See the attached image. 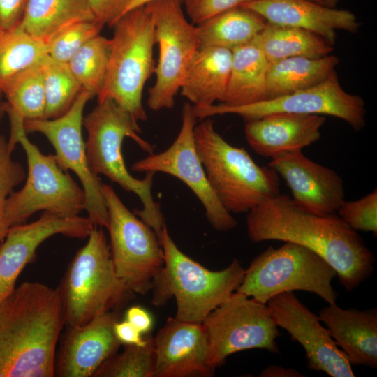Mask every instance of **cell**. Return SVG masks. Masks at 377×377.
Masks as SVG:
<instances>
[{
	"label": "cell",
	"mask_w": 377,
	"mask_h": 377,
	"mask_svg": "<svg viewBox=\"0 0 377 377\" xmlns=\"http://www.w3.org/2000/svg\"><path fill=\"white\" fill-rule=\"evenodd\" d=\"M246 228L253 242H290L316 252L335 269L346 291L374 271V256L357 231L334 213L310 212L286 194L266 199L247 212Z\"/></svg>",
	"instance_id": "1"
},
{
	"label": "cell",
	"mask_w": 377,
	"mask_h": 377,
	"mask_svg": "<svg viewBox=\"0 0 377 377\" xmlns=\"http://www.w3.org/2000/svg\"><path fill=\"white\" fill-rule=\"evenodd\" d=\"M65 325L57 288L25 281L0 303V377L54 376Z\"/></svg>",
	"instance_id": "2"
},
{
	"label": "cell",
	"mask_w": 377,
	"mask_h": 377,
	"mask_svg": "<svg viewBox=\"0 0 377 377\" xmlns=\"http://www.w3.org/2000/svg\"><path fill=\"white\" fill-rule=\"evenodd\" d=\"M88 138L86 152L90 169L103 175L123 189L134 193L142 204L134 214L149 226L158 238L165 226L160 205L152 195L154 172H146L144 179L133 177L126 169L121 152L125 138L133 140L143 150L151 154L154 147L140 136V128L131 114L112 99L98 102L83 118Z\"/></svg>",
	"instance_id": "3"
},
{
	"label": "cell",
	"mask_w": 377,
	"mask_h": 377,
	"mask_svg": "<svg viewBox=\"0 0 377 377\" xmlns=\"http://www.w3.org/2000/svg\"><path fill=\"white\" fill-rule=\"evenodd\" d=\"M196 149L214 194L230 213H247L280 193L279 176L256 164L242 147L226 142L209 117L193 131Z\"/></svg>",
	"instance_id": "4"
},
{
	"label": "cell",
	"mask_w": 377,
	"mask_h": 377,
	"mask_svg": "<svg viewBox=\"0 0 377 377\" xmlns=\"http://www.w3.org/2000/svg\"><path fill=\"white\" fill-rule=\"evenodd\" d=\"M65 325H82L119 310L135 293L118 277L102 228L94 226L87 244L69 263L59 286Z\"/></svg>",
	"instance_id": "5"
},
{
	"label": "cell",
	"mask_w": 377,
	"mask_h": 377,
	"mask_svg": "<svg viewBox=\"0 0 377 377\" xmlns=\"http://www.w3.org/2000/svg\"><path fill=\"white\" fill-rule=\"evenodd\" d=\"M159 240L164 266L152 289L153 304L163 306L174 297L176 318L202 323L211 311L236 291L242 282L245 269L237 258L222 270L207 269L178 248L166 227Z\"/></svg>",
	"instance_id": "6"
},
{
	"label": "cell",
	"mask_w": 377,
	"mask_h": 377,
	"mask_svg": "<svg viewBox=\"0 0 377 377\" xmlns=\"http://www.w3.org/2000/svg\"><path fill=\"white\" fill-rule=\"evenodd\" d=\"M10 121L8 140L12 151L20 143L27 158L28 175L24 186L12 192L5 205V219L9 227L25 223L35 212H49L62 216H78L84 210L82 188L60 168L54 155H45L27 136L24 119L6 104Z\"/></svg>",
	"instance_id": "7"
},
{
	"label": "cell",
	"mask_w": 377,
	"mask_h": 377,
	"mask_svg": "<svg viewBox=\"0 0 377 377\" xmlns=\"http://www.w3.org/2000/svg\"><path fill=\"white\" fill-rule=\"evenodd\" d=\"M114 34L108 71L98 102L112 99L138 121H146L142 92L154 72V25L146 5L121 15L112 25Z\"/></svg>",
	"instance_id": "8"
},
{
	"label": "cell",
	"mask_w": 377,
	"mask_h": 377,
	"mask_svg": "<svg viewBox=\"0 0 377 377\" xmlns=\"http://www.w3.org/2000/svg\"><path fill=\"white\" fill-rule=\"evenodd\" d=\"M335 269L320 256L300 244L285 242L268 247L245 269L236 291L263 304L284 292L303 290L335 304L338 294L332 285Z\"/></svg>",
	"instance_id": "9"
},
{
	"label": "cell",
	"mask_w": 377,
	"mask_h": 377,
	"mask_svg": "<svg viewBox=\"0 0 377 377\" xmlns=\"http://www.w3.org/2000/svg\"><path fill=\"white\" fill-rule=\"evenodd\" d=\"M108 214L110 250L118 277L135 294L152 290L164 266V253L154 230L136 217L112 186L102 184Z\"/></svg>",
	"instance_id": "10"
},
{
	"label": "cell",
	"mask_w": 377,
	"mask_h": 377,
	"mask_svg": "<svg viewBox=\"0 0 377 377\" xmlns=\"http://www.w3.org/2000/svg\"><path fill=\"white\" fill-rule=\"evenodd\" d=\"M146 6L152 15L155 43L158 46L154 72L156 81L148 90L147 104L154 111L170 109L200 49L197 28L187 20L182 0H157Z\"/></svg>",
	"instance_id": "11"
},
{
	"label": "cell",
	"mask_w": 377,
	"mask_h": 377,
	"mask_svg": "<svg viewBox=\"0 0 377 377\" xmlns=\"http://www.w3.org/2000/svg\"><path fill=\"white\" fill-rule=\"evenodd\" d=\"M202 323L208 337L209 363L214 369L229 355L242 350L259 348L279 353L276 339L280 332L267 304L237 291Z\"/></svg>",
	"instance_id": "12"
},
{
	"label": "cell",
	"mask_w": 377,
	"mask_h": 377,
	"mask_svg": "<svg viewBox=\"0 0 377 377\" xmlns=\"http://www.w3.org/2000/svg\"><path fill=\"white\" fill-rule=\"evenodd\" d=\"M193 110L200 120L229 114L238 115L245 121L273 113L328 115L344 121L356 131L364 127L367 114L364 99L345 91L337 73L313 87L255 103L240 106L193 105Z\"/></svg>",
	"instance_id": "13"
},
{
	"label": "cell",
	"mask_w": 377,
	"mask_h": 377,
	"mask_svg": "<svg viewBox=\"0 0 377 377\" xmlns=\"http://www.w3.org/2000/svg\"><path fill=\"white\" fill-rule=\"evenodd\" d=\"M94 95L82 89L68 110L54 119L24 120L26 132L43 134L55 149L57 164L64 171H73L79 178L85 195L84 210L95 226L108 224V214L99 177L89 168L86 143L82 137L83 112Z\"/></svg>",
	"instance_id": "14"
},
{
	"label": "cell",
	"mask_w": 377,
	"mask_h": 377,
	"mask_svg": "<svg viewBox=\"0 0 377 377\" xmlns=\"http://www.w3.org/2000/svg\"><path fill=\"white\" fill-rule=\"evenodd\" d=\"M197 119L193 105L185 103L181 128L172 144L161 153L149 154L135 162L131 169L138 172L165 173L180 179L200 201L212 227L227 232L234 229L237 221L223 206L208 182L195 143L193 131Z\"/></svg>",
	"instance_id": "15"
},
{
	"label": "cell",
	"mask_w": 377,
	"mask_h": 377,
	"mask_svg": "<svg viewBox=\"0 0 377 377\" xmlns=\"http://www.w3.org/2000/svg\"><path fill=\"white\" fill-rule=\"evenodd\" d=\"M267 305L276 325L286 330L304 348L310 369L332 377L355 376L346 354L321 325L319 317L293 292L278 294Z\"/></svg>",
	"instance_id": "16"
},
{
	"label": "cell",
	"mask_w": 377,
	"mask_h": 377,
	"mask_svg": "<svg viewBox=\"0 0 377 377\" xmlns=\"http://www.w3.org/2000/svg\"><path fill=\"white\" fill-rule=\"evenodd\" d=\"M94 226L89 217H66L43 212L34 222L10 227L0 244V303L15 288L18 276L35 259L36 250L44 241L58 234L84 239Z\"/></svg>",
	"instance_id": "17"
},
{
	"label": "cell",
	"mask_w": 377,
	"mask_h": 377,
	"mask_svg": "<svg viewBox=\"0 0 377 377\" xmlns=\"http://www.w3.org/2000/svg\"><path fill=\"white\" fill-rule=\"evenodd\" d=\"M268 167L283 179L292 199L306 211L333 214L345 200L342 178L334 170L305 156L302 150L279 154L271 158Z\"/></svg>",
	"instance_id": "18"
},
{
	"label": "cell",
	"mask_w": 377,
	"mask_h": 377,
	"mask_svg": "<svg viewBox=\"0 0 377 377\" xmlns=\"http://www.w3.org/2000/svg\"><path fill=\"white\" fill-rule=\"evenodd\" d=\"M119 311L104 313L82 325L67 327L56 353L54 376L90 377L121 343L114 325Z\"/></svg>",
	"instance_id": "19"
},
{
	"label": "cell",
	"mask_w": 377,
	"mask_h": 377,
	"mask_svg": "<svg viewBox=\"0 0 377 377\" xmlns=\"http://www.w3.org/2000/svg\"><path fill=\"white\" fill-rule=\"evenodd\" d=\"M156 364L154 377H208V337L202 323L168 318L154 337Z\"/></svg>",
	"instance_id": "20"
},
{
	"label": "cell",
	"mask_w": 377,
	"mask_h": 377,
	"mask_svg": "<svg viewBox=\"0 0 377 377\" xmlns=\"http://www.w3.org/2000/svg\"><path fill=\"white\" fill-rule=\"evenodd\" d=\"M325 121L319 114L273 113L246 121L244 134L256 154L271 158L319 140Z\"/></svg>",
	"instance_id": "21"
},
{
	"label": "cell",
	"mask_w": 377,
	"mask_h": 377,
	"mask_svg": "<svg viewBox=\"0 0 377 377\" xmlns=\"http://www.w3.org/2000/svg\"><path fill=\"white\" fill-rule=\"evenodd\" d=\"M241 6L254 10L268 23L310 31L333 45L338 30L355 33L360 26L353 13L309 0H258Z\"/></svg>",
	"instance_id": "22"
},
{
	"label": "cell",
	"mask_w": 377,
	"mask_h": 377,
	"mask_svg": "<svg viewBox=\"0 0 377 377\" xmlns=\"http://www.w3.org/2000/svg\"><path fill=\"white\" fill-rule=\"evenodd\" d=\"M336 344L346 354L351 366L377 367V309H343L328 304L319 312Z\"/></svg>",
	"instance_id": "23"
},
{
	"label": "cell",
	"mask_w": 377,
	"mask_h": 377,
	"mask_svg": "<svg viewBox=\"0 0 377 377\" xmlns=\"http://www.w3.org/2000/svg\"><path fill=\"white\" fill-rule=\"evenodd\" d=\"M232 50L221 47L200 48L193 57L180 89L181 95L193 106L221 102L227 89Z\"/></svg>",
	"instance_id": "24"
},
{
	"label": "cell",
	"mask_w": 377,
	"mask_h": 377,
	"mask_svg": "<svg viewBox=\"0 0 377 377\" xmlns=\"http://www.w3.org/2000/svg\"><path fill=\"white\" fill-rule=\"evenodd\" d=\"M269 66V62L256 38L232 50L228 86L219 104L240 106L265 100Z\"/></svg>",
	"instance_id": "25"
},
{
	"label": "cell",
	"mask_w": 377,
	"mask_h": 377,
	"mask_svg": "<svg viewBox=\"0 0 377 377\" xmlns=\"http://www.w3.org/2000/svg\"><path fill=\"white\" fill-rule=\"evenodd\" d=\"M339 58L294 57L269 63L266 81L267 99L316 86L336 73Z\"/></svg>",
	"instance_id": "26"
},
{
	"label": "cell",
	"mask_w": 377,
	"mask_h": 377,
	"mask_svg": "<svg viewBox=\"0 0 377 377\" xmlns=\"http://www.w3.org/2000/svg\"><path fill=\"white\" fill-rule=\"evenodd\" d=\"M86 20H95L89 0H27L17 27L47 45L62 29Z\"/></svg>",
	"instance_id": "27"
},
{
	"label": "cell",
	"mask_w": 377,
	"mask_h": 377,
	"mask_svg": "<svg viewBox=\"0 0 377 377\" xmlns=\"http://www.w3.org/2000/svg\"><path fill=\"white\" fill-rule=\"evenodd\" d=\"M267 21L254 10L244 6L233 8L196 25L200 48L233 50L253 40Z\"/></svg>",
	"instance_id": "28"
},
{
	"label": "cell",
	"mask_w": 377,
	"mask_h": 377,
	"mask_svg": "<svg viewBox=\"0 0 377 377\" xmlns=\"http://www.w3.org/2000/svg\"><path fill=\"white\" fill-rule=\"evenodd\" d=\"M256 38L269 63L294 57L320 58L334 50L333 45L313 32L268 22Z\"/></svg>",
	"instance_id": "29"
},
{
	"label": "cell",
	"mask_w": 377,
	"mask_h": 377,
	"mask_svg": "<svg viewBox=\"0 0 377 377\" xmlns=\"http://www.w3.org/2000/svg\"><path fill=\"white\" fill-rule=\"evenodd\" d=\"M47 54V45L17 27L0 29V92L15 75Z\"/></svg>",
	"instance_id": "30"
},
{
	"label": "cell",
	"mask_w": 377,
	"mask_h": 377,
	"mask_svg": "<svg viewBox=\"0 0 377 377\" xmlns=\"http://www.w3.org/2000/svg\"><path fill=\"white\" fill-rule=\"evenodd\" d=\"M1 92L8 105L24 120L45 119V94L39 63L13 76Z\"/></svg>",
	"instance_id": "31"
},
{
	"label": "cell",
	"mask_w": 377,
	"mask_h": 377,
	"mask_svg": "<svg viewBox=\"0 0 377 377\" xmlns=\"http://www.w3.org/2000/svg\"><path fill=\"white\" fill-rule=\"evenodd\" d=\"M39 64L45 94V119H54L68 110L82 89L67 63L57 61L47 54Z\"/></svg>",
	"instance_id": "32"
},
{
	"label": "cell",
	"mask_w": 377,
	"mask_h": 377,
	"mask_svg": "<svg viewBox=\"0 0 377 377\" xmlns=\"http://www.w3.org/2000/svg\"><path fill=\"white\" fill-rule=\"evenodd\" d=\"M111 40L100 34L84 45L67 63L82 89L98 96L107 75Z\"/></svg>",
	"instance_id": "33"
},
{
	"label": "cell",
	"mask_w": 377,
	"mask_h": 377,
	"mask_svg": "<svg viewBox=\"0 0 377 377\" xmlns=\"http://www.w3.org/2000/svg\"><path fill=\"white\" fill-rule=\"evenodd\" d=\"M156 352L154 337L144 346L125 345L121 353L108 358L93 377H154Z\"/></svg>",
	"instance_id": "34"
},
{
	"label": "cell",
	"mask_w": 377,
	"mask_h": 377,
	"mask_svg": "<svg viewBox=\"0 0 377 377\" xmlns=\"http://www.w3.org/2000/svg\"><path fill=\"white\" fill-rule=\"evenodd\" d=\"M103 27L96 20L81 21L66 27L47 43V55L57 61L68 63L84 45L99 35Z\"/></svg>",
	"instance_id": "35"
},
{
	"label": "cell",
	"mask_w": 377,
	"mask_h": 377,
	"mask_svg": "<svg viewBox=\"0 0 377 377\" xmlns=\"http://www.w3.org/2000/svg\"><path fill=\"white\" fill-rule=\"evenodd\" d=\"M12 152L8 140L0 135V244L10 228L5 219L6 200L25 177L22 165L12 158Z\"/></svg>",
	"instance_id": "36"
},
{
	"label": "cell",
	"mask_w": 377,
	"mask_h": 377,
	"mask_svg": "<svg viewBox=\"0 0 377 377\" xmlns=\"http://www.w3.org/2000/svg\"><path fill=\"white\" fill-rule=\"evenodd\" d=\"M338 216L355 231L377 235V189L354 201L344 200Z\"/></svg>",
	"instance_id": "37"
},
{
	"label": "cell",
	"mask_w": 377,
	"mask_h": 377,
	"mask_svg": "<svg viewBox=\"0 0 377 377\" xmlns=\"http://www.w3.org/2000/svg\"><path fill=\"white\" fill-rule=\"evenodd\" d=\"M258 0H182L186 13L197 25L227 10Z\"/></svg>",
	"instance_id": "38"
},
{
	"label": "cell",
	"mask_w": 377,
	"mask_h": 377,
	"mask_svg": "<svg viewBox=\"0 0 377 377\" xmlns=\"http://www.w3.org/2000/svg\"><path fill=\"white\" fill-rule=\"evenodd\" d=\"M130 0H89V6L96 22L112 27L121 16Z\"/></svg>",
	"instance_id": "39"
},
{
	"label": "cell",
	"mask_w": 377,
	"mask_h": 377,
	"mask_svg": "<svg viewBox=\"0 0 377 377\" xmlns=\"http://www.w3.org/2000/svg\"><path fill=\"white\" fill-rule=\"evenodd\" d=\"M27 0H0V29L8 30L20 23Z\"/></svg>",
	"instance_id": "40"
},
{
	"label": "cell",
	"mask_w": 377,
	"mask_h": 377,
	"mask_svg": "<svg viewBox=\"0 0 377 377\" xmlns=\"http://www.w3.org/2000/svg\"><path fill=\"white\" fill-rule=\"evenodd\" d=\"M114 332L121 344L144 346L147 343L148 337L143 339L142 333L126 320L117 321Z\"/></svg>",
	"instance_id": "41"
},
{
	"label": "cell",
	"mask_w": 377,
	"mask_h": 377,
	"mask_svg": "<svg viewBox=\"0 0 377 377\" xmlns=\"http://www.w3.org/2000/svg\"><path fill=\"white\" fill-rule=\"evenodd\" d=\"M125 320L142 334L148 332L153 325L151 314L140 306H133L128 309L125 314Z\"/></svg>",
	"instance_id": "42"
},
{
	"label": "cell",
	"mask_w": 377,
	"mask_h": 377,
	"mask_svg": "<svg viewBox=\"0 0 377 377\" xmlns=\"http://www.w3.org/2000/svg\"><path fill=\"white\" fill-rule=\"evenodd\" d=\"M259 376L260 377H302L300 371L293 368H284L277 365H270L264 369Z\"/></svg>",
	"instance_id": "43"
},
{
	"label": "cell",
	"mask_w": 377,
	"mask_h": 377,
	"mask_svg": "<svg viewBox=\"0 0 377 377\" xmlns=\"http://www.w3.org/2000/svg\"><path fill=\"white\" fill-rule=\"evenodd\" d=\"M157 1V0H130L128 3V4L126 5L123 13L121 15H123L124 14H125L126 13H127L128 11L135 8H137V7H139V6H144V5H146L150 2H152V1Z\"/></svg>",
	"instance_id": "44"
},
{
	"label": "cell",
	"mask_w": 377,
	"mask_h": 377,
	"mask_svg": "<svg viewBox=\"0 0 377 377\" xmlns=\"http://www.w3.org/2000/svg\"><path fill=\"white\" fill-rule=\"evenodd\" d=\"M315 3L328 7V8H337V4L341 0H309Z\"/></svg>",
	"instance_id": "45"
},
{
	"label": "cell",
	"mask_w": 377,
	"mask_h": 377,
	"mask_svg": "<svg viewBox=\"0 0 377 377\" xmlns=\"http://www.w3.org/2000/svg\"><path fill=\"white\" fill-rule=\"evenodd\" d=\"M5 113H6V103H3L0 97V121Z\"/></svg>",
	"instance_id": "46"
},
{
	"label": "cell",
	"mask_w": 377,
	"mask_h": 377,
	"mask_svg": "<svg viewBox=\"0 0 377 377\" xmlns=\"http://www.w3.org/2000/svg\"></svg>",
	"instance_id": "47"
}]
</instances>
